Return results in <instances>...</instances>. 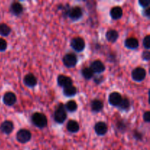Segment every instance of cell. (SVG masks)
<instances>
[{"mask_svg":"<svg viewBox=\"0 0 150 150\" xmlns=\"http://www.w3.org/2000/svg\"><path fill=\"white\" fill-rule=\"evenodd\" d=\"M32 123L38 128H45L48 125V119L46 116L42 113L35 112L31 117Z\"/></svg>","mask_w":150,"mask_h":150,"instance_id":"cell-1","label":"cell"},{"mask_svg":"<svg viewBox=\"0 0 150 150\" xmlns=\"http://www.w3.org/2000/svg\"><path fill=\"white\" fill-rule=\"evenodd\" d=\"M67 114L64 104L60 103L56 108L54 114V120L58 124H62L67 120Z\"/></svg>","mask_w":150,"mask_h":150,"instance_id":"cell-2","label":"cell"},{"mask_svg":"<svg viewBox=\"0 0 150 150\" xmlns=\"http://www.w3.org/2000/svg\"><path fill=\"white\" fill-rule=\"evenodd\" d=\"M83 15V9L80 6H75L73 7H69L65 16H67L73 21H77L81 18Z\"/></svg>","mask_w":150,"mask_h":150,"instance_id":"cell-3","label":"cell"},{"mask_svg":"<svg viewBox=\"0 0 150 150\" xmlns=\"http://www.w3.org/2000/svg\"><path fill=\"white\" fill-rule=\"evenodd\" d=\"M62 62L67 68H73L78 63L77 56L73 53H67L63 57Z\"/></svg>","mask_w":150,"mask_h":150,"instance_id":"cell-4","label":"cell"},{"mask_svg":"<svg viewBox=\"0 0 150 150\" xmlns=\"http://www.w3.org/2000/svg\"><path fill=\"white\" fill-rule=\"evenodd\" d=\"M32 133L29 130L22 128L16 133V140L21 144H26L32 139Z\"/></svg>","mask_w":150,"mask_h":150,"instance_id":"cell-5","label":"cell"},{"mask_svg":"<svg viewBox=\"0 0 150 150\" xmlns=\"http://www.w3.org/2000/svg\"><path fill=\"white\" fill-rule=\"evenodd\" d=\"M146 71L144 68L142 67H136L132 70L131 77L136 82H142L146 79Z\"/></svg>","mask_w":150,"mask_h":150,"instance_id":"cell-6","label":"cell"},{"mask_svg":"<svg viewBox=\"0 0 150 150\" xmlns=\"http://www.w3.org/2000/svg\"><path fill=\"white\" fill-rule=\"evenodd\" d=\"M70 46L76 52H82L85 49L86 42L81 37H76L72 39L70 42Z\"/></svg>","mask_w":150,"mask_h":150,"instance_id":"cell-7","label":"cell"},{"mask_svg":"<svg viewBox=\"0 0 150 150\" xmlns=\"http://www.w3.org/2000/svg\"><path fill=\"white\" fill-rule=\"evenodd\" d=\"M3 103L7 106H13L17 101V97L13 92H7L3 95Z\"/></svg>","mask_w":150,"mask_h":150,"instance_id":"cell-8","label":"cell"},{"mask_svg":"<svg viewBox=\"0 0 150 150\" xmlns=\"http://www.w3.org/2000/svg\"><path fill=\"white\" fill-rule=\"evenodd\" d=\"M89 67L94 73H97V74H100L105 70V65L102 61L99 59L92 62Z\"/></svg>","mask_w":150,"mask_h":150,"instance_id":"cell-9","label":"cell"},{"mask_svg":"<svg viewBox=\"0 0 150 150\" xmlns=\"http://www.w3.org/2000/svg\"><path fill=\"white\" fill-rule=\"evenodd\" d=\"M57 84L60 87H67L68 86H71L73 83V79L69 76H65V75H59L57 79Z\"/></svg>","mask_w":150,"mask_h":150,"instance_id":"cell-10","label":"cell"},{"mask_svg":"<svg viewBox=\"0 0 150 150\" xmlns=\"http://www.w3.org/2000/svg\"><path fill=\"white\" fill-rule=\"evenodd\" d=\"M122 100V96L118 92H113L108 96V103L112 106L117 107Z\"/></svg>","mask_w":150,"mask_h":150,"instance_id":"cell-11","label":"cell"},{"mask_svg":"<svg viewBox=\"0 0 150 150\" xmlns=\"http://www.w3.org/2000/svg\"><path fill=\"white\" fill-rule=\"evenodd\" d=\"M14 130V124L10 120H5L0 125V131L5 135H10Z\"/></svg>","mask_w":150,"mask_h":150,"instance_id":"cell-12","label":"cell"},{"mask_svg":"<svg viewBox=\"0 0 150 150\" xmlns=\"http://www.w3.org/2000/svg\"><path fill=\"white\" fill-rule=\"evenodd\" d=\"M108 125L104 122H98L95 125V133L99 136H105L107 133V132H108Z\"/></svg>","mask_w":150,"mask_h":150,"instance_id":"cell-13","label":"cell"},{"mask_svg":"<svg viewBox=\"0 0 150 150\" xmlns=\"http://www.w3.org/2000/svg\"><path fill=\"white\" fill-rule=\"evenodd\" d=\"M23 83L29 88H33L38 84V79L32 73H28L23 78Z\"/></svg>","mask_w":150,"mask_h":150,"instance_id":"cell-14","label":"cell"},{"mask_svg":"<svg viewBox=\"0 0 150 150\" xmlns=\"http://www.w3.org/2000/svg\"><path fill=\"white\" fill-rule=\"evenodd\" d=\"M10 13L16 16H19L23 13V7L21 3L18 1H14L10 4Z\"/></svg>","mask_w":150,"mask_h":150,"instance_id":"cell-15","label":"cell"},{"mask_svg":"<svg viewBox=\"0 0 150 150\" xmlns=\"http://www.w3.org/2000/svg\"><path fill=\"white\" fill-rule=\"evenodd\" d=\"M125 46L128 49L134 50L139 48V42L136 38H128L125 40Z\"/></svg>","mask_w":150,"mask_h":150,"instance_id":"cell-16","label":"cell"},{"mask_svg":"<svg viewBox=\"0 0 150 150\" xmlns=\"http://www.w3.org/2000/svg\"><path fill=\"white\" fill-rule=\"evenodd\" d=\"M110 16L113 20H119L123 16V10L120 6H115L112 7L110 11Z\"/></svg>","mask_w":150,"mask_h":150,"instance_id":"cell-17","label":"cell"},{"mask_svg":"<svg viewBox=\"0 0 150 150\" xmlns=\"http://www.w3.org/2000/svg\"><path fill=\"white\" fill-rule=\"evenodd\" d=\"M91 110L95 113H99L103 109L104 104L102 100L99 99H94L91 102Z\"/></svg>","mask_w":150,"mask_h":150,"instance_id":"cell-18","label":"cell"},{"mask_svg":"<svg viewBox=\"0 0 150 150\" xmlns=\"http://www.w3.org/2000/svg\"><path fill=\"white\" fill-rule=\"evenodd\" d=\"M105 38L109 42L114 43L119 38V32L116 29H109L105 34Z\"/></svg>","mask_w":150,"mask_h":150,"instance_id":"cell-19","label":"cell"},{"mask_svg":"<svg viewBox=\"0 0 150 150\" xmlns=\"http://www.w3.org/2000/svg\"><path fill=\"white\" fill-rule=\"evenodd\" d=\"M66 128L68 132L71 133H76L80 130V125L76 120H69L67 123Z\"/></svg>","mask_w":150,"mask_h":150,"instance_id":"cell-20","label":"cell"},{"mask_svg":"<svg viewBox=\"0 0 150 150\" xmlns=\"http://www.w3.org/2000/svg\"><path fill=\"white\" fill-rule=\"evenodd\" d=\"M78 92L77 88L76 87L73 85L71 86H68L67 87L63 88V94L65 97L67 98H72V97H74L75 95H76Z\"/></svg>","mask_w":150,"mask_h":150,"instance_id":"cell-21","label":"cell"},{"mask_svg":"<svg viewBox=\"0 0 150 150\" xmlns=\"http://www.w3.org/2000/svg\"><path fill=\"white\" fill-rule=\"evenodd\" d=\"M81 75L83 79H86V80H90V79H93V77L95 76V73L92 72L90 67H85L82 69Z\"/></svg>","mask_w":150,"mask_h":150,"instance_id":"cell-22","label":"cell"},{"mask_svg":"<svg viewBox=\"0 0 150 150\" xmlns=\"http://www.w3.org/2000/svg\"><path fill=\"white\" fill-rule=\"evenodd\" d=\"M12 32V29L7 23H0V35L2 37H7Z\"/></svg>","mask_w":150,"mask_h":150,"instance_id":"cell-23","label":"cell"},{"mask_svg":"<svg viewBox=\"0 0 150 150\" xmlns=\"http://www.w3.org/2000/svg\"><path fill=\"white\" fill-rule=\"evenodd\" d=\"M64 108H65L66 111H67L68 112H75L78 109V104L75 100H70L66 103V104L64 105Z\"/></svg>","mask_w":150,"mask_h":150,"instance_id":"cell-24","label":"cell"},{"mask_svg":"<svg viewBox=\"0 0 150 150\" xmlns=\"http://www.w3.org/2000/svg\"><path fill=\"white\" fill-rule=\"evenodd\" d=\"M130 107V101L127 98H122L121 103L117 108L121 111H127Z\"/></svg>","mask_w":150,"mask_h":150,"instance_id":"cell-25","label":"cell"},{"mask_svg":"<svg viewBox=\"0 0 150 150\" xmlns=\"http://www.w3.org/2000/svg\"><path fill=\"white\" fill-rule=\"evenodd\" d=\"M117 126L118 130L121 132H125L127 130V125H126L125 122H124L123 120L119 121L118 122H117Z\"/></svg>","mask_w":150,"mask_h":150,"instance_id":"cell-26","label":"cell"},{"mask_svg":"<svg viewBox=\"0 0 150 150\" xmlns=\"http://www.w3.org/2000/svg\"><path fill=\"white\" fill-rule=\"evenodd\" d=\"M143 46L149 51L150 48V35H147L143 39Z\"/></svg>","mask_w":150,"mask_h":150,"instance_id":"cell-27","label":"cell"},{"mask_svg":"<svg viewBox=\"0 0 150 150\" xmlns=\"http://www.w3.org/2000/svg\"><path fill=\"white\" fill-rule=\"evenodd\" d=\"M7 48V42L3 38H0V52H4Z\"/></svg>","mask_w":150,"mask_h":150,"instance_id":"cell-28","label":"cell"},{"mask_svg":"<svg viewBox=\"0 0 150 150\" xmlns=\"http://www.w3.org/2000/svg\"><path fill=\"white\" fill-rule=\"evenodd\" d=\"M133 137H134V139H136L137 141L143 140V137H144L143 133H141V132L139 131V130H135L134 131H133Z\"/></svg>","mask_w":150,"mask_h":150,"instance_id":"cell-29","label":"cell"},{"mask_svg":"<svg viewBox=\"0 0 150 150\" xmlns=\"http://www.w3.org/2000/svg\"><path fill=\"white\" fill-rule=\"evenodd\" d=\"M94 82H95L96 84H100L103 82L104 81V77L103 76H101V75H98L96 76H94L93 77Z\"/></svg>","mask_w":150,"mask_h":150,"instance_id":"cell-30","label":"cell"},{"mask_svg":"<svg viewBox=\"0 0 150 150\" xmlns=\"http://www.w3.org/2000/svg\"><path fill=\"white\" fill-rule=\"evenodd\" d=\"M142 59L144 60V61L148 62L149 61L150 59V52L148 50H146V51H143L142 54Z\"/></svg>","mask_w":150,"mask_h":150,"instance_id":"cell-31","label":"cell"},{"mask_svg":"<svg viewBox=\"0 0 150 150\" xmlns=\"http://www.w3.org/2000/svg\"><path fill=\"white\" fill-rule=\"evenodd\" d=\"M139 4L144 8H146V7H149L150 1L149 0H139Z\"/></svg>","mask_w":150,"mask_h":150,"instance_id":"cell-32","label":"cell"},{"mask_svg":"<svg viewBox=\"0 0 150 150\" xmlns=\"http://www.w3.org/2000/svg\"><path fill=\"white\" fill-rule=\"evenodd\" d=\"M143 120L145 122H150V111H146L143 114Z\"/></svg>","mask_w":150,"mask_h":150,"instance_id":"cell-33","label":"cell"},{"mask_svg":"<svg viewBox=\"0 0 150 150\" xmlns=\"http://www.w3.org/2000/svg\"><path fill=\"white\" fill-rule=\"evenodd\" d=\"M143 15L147 18H150V7H146V8H144V10H143Z\"/></svg>","mask_w":150,"mask_h":150,"instance_id":"cell-34","label":"cell"}]
</instances>
